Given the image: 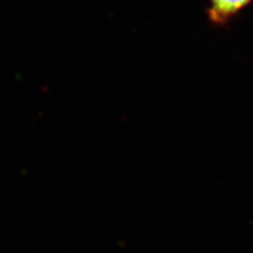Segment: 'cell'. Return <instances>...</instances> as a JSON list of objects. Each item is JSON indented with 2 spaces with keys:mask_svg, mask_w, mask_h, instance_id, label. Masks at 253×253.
<instances>
[{
  "mask_svg": "<svg viewBox=\"0 0 253 253\" xmlns=\"http://www.w3.org/2000/svg\"><path fill=\"white\" fill-rule=\"evenodd\" d=\"M253 0H209L207 15L213 26L229 25Z\"/></svg>",
  "mask_w": 253,
  "mask_h": 253,
  "instance_id": "6da1fadb",
  "label": "cell"
}]
</instances>
